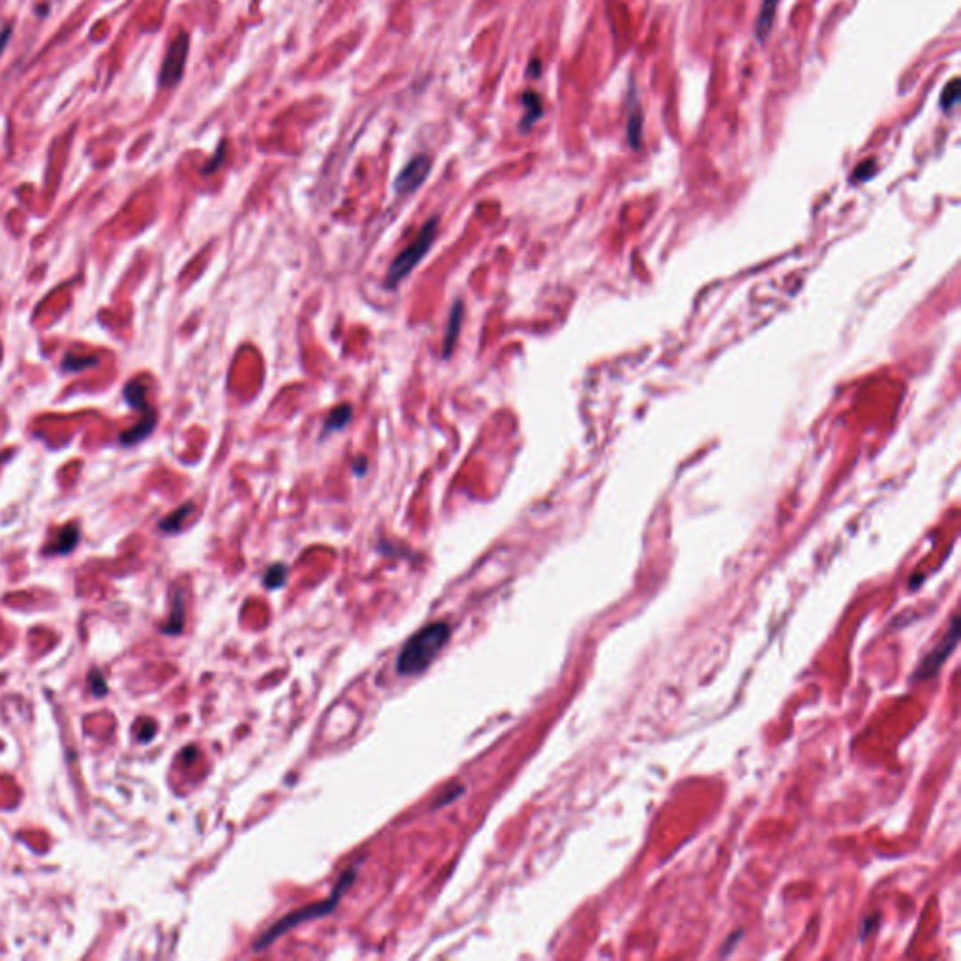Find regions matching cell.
<instances>
[{"mask_svg": "<svg viewBox=\"0 0 961 961\" xmlns=\"http://www.w3.org/2000/svg\"><path fill=\"white\" fill-rule=\"evenodd\" d=\"M451 638V628L445 621H434L415 633L398 655V672L402 677H415L430 667Z\"/></svg>", "mask_w": 961, "mask_h": 961, "instance_id": "1", "label": "cell"}, {"mask_svg": "<svg viewBox=\"0 0 961 961\" xmlns=\"http://www.w3.org/2000/svg\"><path fill=\"white\" fill-rule=\"evenodd\" d=\"M356 881V868L353 869H348L344 875L340 883L336 885L332 896L329 900H325L324 903H314V905H308V907H302L299 910H295V913H290L288 917H284L280 922H276L275 925L268 927V930L258 939V942L254 944V950L260 952L263 949H267L268 944L275 942L278 937H282L284 933H288L292 927L299 925V924H305L308 920H314V918H319L324 915H329L331 910L339 905L340 898L344 896V892L351 886V883Z\"/></svg>", "mask_w": 961, "mask_h": 961, "instance_id": "2", "label": "cell"}, {"mask_svg": "<svg viewBox=\"0 0 961 961\" xmlns=\"http://www.w3.org/2000/svg\"><path fill=\"white\" fill-rule=\"evenodd\" d=\"M436 231H437V218H430V220L423 226V229L417 233L415 241L395 258V261L389 267V271H387V285H389V288L398 285L413 271L417 263L428 254V250L436 239Z\"/></svg>", "mask_w": 961, "mask_h": 961, "instance_id": "3", "label": "cell"}, {"mask_svg": "<svg viewBox=\"0 0 961 961\" xmlns=\"http://www.w3.org/2000/svg\"><path fill=\"white\" fill-rule=\"evenodd\" d=\"M188 53H190V36L187 35V32L180 30L175 36V40L170 44V47H167V53L160 70V87L173 89L179 85L184 76V70H187Z\"/></svg>", "mask_w": 961, "mask_h": 961, "instance_id": "4", "label": "cell"}, {"mask_svg": "<svg viewBox=\"0 0 961 961\" xmlns=\"http://www.w3.org/2000/svg\"><path fill=\"white\" fill-rule=\"evenodd\" d=\"M957 637H959V629H957V616L952 618L950 621V629L947 631V637H944L941 640V645L930 653L924 657L922 665L918 667V670L915 672V678L918 680H925V678H932L933 674L944 665V661L949 660V655L954 652L956 645H957Z\"/></svg>", "mask_w": 961, "mask_h": 961, "instance_id": "5", "label": "cell"}, {"mask_svg": "<svg viewBox=\"0 0 961 961\" xmlns=\"http://www.w3.org/2000/svg\"><path fill=\"white\" fill-rule=\"evenodd\" d=\"M430 167H432V160L428 155H417L413 156L406 165H404V170L398 173L396 180H395V190L398 196H408L412 192H415L417 188L423 187V182L427 180L428 173H430Z\"/></svg>", "mask_w": 961, "mask_h": 961, "instance_id": "6", "label": "cell"}, {"mask_svg": "<svg viewBox=\"0 0 961 961\" xmlns=\"http://www.w3.org/2000/svg\"><path fill=\"white\" fill-rule=\"evenodd\" d=\"M643 108H640L638 96L635 87L629 91V111H628V141L633 148H640V140H643Z\"/></svg>", "mask_w": 961, "mask_h": 961, "instance_id": "7", "label": "cell"}, {"mask_svg": "<svg viewBox=\"0 0 961 961\" xmlns=\"http://www.w3.org/2000/svg\"><path fill=\"white\" fill-rule=\"evenodd\" d=\"M462 316H464L462 300H457V302H454L452 310H451L449 324H447L445 336H444V349H442V357L444 359H449L454 346H457V339H459V332H460V327H462Z\"/></svg>", "mask_w": 961, "mask_h": 961, "instance_id": "8", "label": "cell"}, {"mask_svg": "<svg viewBox=\"0 0 961 961\" xmlns=\"http://www.w3.org/2000/svg\"><path fill=\"white\" fill-rule=\"evenodd\" d=\"M522 106H525L526 109V115L525 119H522L520 123V130L522 132H528L539 119H541L545 109H543V100L541 96H539L535 91H526L525 94H522Z\"/></svg>", "mask_w": 961, "mask_h": 961, "instance_id": "9", "label": "cell"}, {"mask_svg": "<svg viewBox=\"0 0 961 961\" xmlns=\"http://www.w3.org/2000/svg\"><path fill=\"white\" fill-rule=\"evenodd\" d=\"M780 0H763V6L758 10V18L755 21V36L758 42H765L770 36V30L778 12Z\"/></svg>", "mask_w": 961, "mask_h": 961, "instance_id": "10", "label": "cell"}, {"mask_svg": "<svg viewBox=\"0 0 961 961\" xmlns=\"http://www.w3.org/2000/svg\"><path fill=\"white\" fill-rule=\"evenodd\" d=\"M155 425H156V413H155V412H147L140 425L132 427L128 432H124V434L121 436V442H123L124 445H133V444H138V442L143 440V437H147L150 432H153Z\"/></svg>", "mask_w": 961, "mask_h": 961, "instance_id": "11", "label": "cell"}, {"mask_svg": "<svg viewBox=\"0 0 961 961\" xmlns=\"http://www.w3.org/2000/svg\"><path fill=\"white\" fill-rule=\"evenodd\" d=\"M77 539H79V530H77V526H74V525L66 526V528L59 533L57 543H55L53 547H49L47 552H60V554L70 552V550L77 545Z\"/></svg>", "mask_w": 961, "mask_h": 961, "instance_id": "12", "label": "cell"}, {"mask_svg": "<svg viewBox=\"0 0 961 961\" xmlns=\"http://www.w3.org/2000/svg\"><path fill=\"white\" fill-rule=\"evenodd\" d=\"M351 406H348V404H344V406L336 408L329 413L327 417V423H325V434L327 432H332V430H340L344 428L349 420H351Z\"/></svg>", "mask_w": 961, "mask_h": 961, "instance_id": "13", "label": "cell"}, {"mask_svg": "<svg viewBox=\"0 0 961 961\" xmlns=\"http://www.w3.org/2000/svg\"><path fill=\"white\" fill-rule=\"evenodd\" d=\"M192 509H194V505H192V503H187V505H182V508H180V509H177L175 513H172V515H170V517H167L165 520H162V522H160V528H162L164 532H170V533H172V532H177V530H180V526H182V522H184V520H187V517H188V515L192 513Z\"/></svg>", "mask_w": 961, "mask_h": 961, "instance_id": "14", "label": "cell"}, {"mask_svg": "<svg viewBox=\"0 0 961 961\" xmlns=\"http://www.w3.org/2000/svg\"><path fill=\"white\" fill-rule=\"evenodd\" d=\"M959 102V79L954 77L947 87H944L942 94H941V100L939 104L942 108V111H950L956 104Z\"/></svg>", "mask_w": 961, "mask_h": 961, "instance_id": "15", "label": "cell"}, {"mask_svg": "<svg viewBox=\"0 0 961 961\" xmlns=\"http://www.w3.org/2000/svg\"><path fill=\"white\" fill-rule=\"evenodd\" d=\"M124 395H126V400H128L130 406L138 408V410L145 408V387L140 381H130Z\"/></svg>", "mask_w": 961, "mask_h": 961, "instance_id": "16", "label": "cell"}, {"mask_svg": "<svg viewBox=\"0 0 961 961\" xmlns=\"http://www.w3.org/2000/svg\"><path fill=\"white\" fill-rule=\"evenodd\" d=\"M285 579H288V569H285V565H282V564H276V565H273L271 569L267 571L265 586L271 588V589L280 588V586H284Z\"/></svg>", "mask_w": 961, "mask_h": 961, "instance_id": "17", "label": "cell"}, {"mask_svg": "<svg viewBox=\"0 0 961 961\" xmlns=\"http://www.w3.org/2000/svg\"><path fill=\"white\" fill-rule=\"evenodd\" d=\"M94 363H96V361H94V359H89V357H85V359H77V357L72 359V357H66L64 368H68V370H83L85 366L94 364Z\"/></svg>", "mask_w": 961, "mask_h": 961, "instance_id": "18", "label": "cell"}, {"mask_svg": "<svg viewBox=\"0 0 961 961\" xmlns=\"http://www.w3.org/2000/svg\"><path fill=\"white\" fill-rule=\"evenodd\" d=\"M12 38V25L4 27L3 30H0V57H3V53L6 52V45Z\"/></svg>", "mask_w": 961, "mask_h": 961, "instance_id": "19", "label": "cell"}, {"mask_svg": "<svg viewBox=\"0 0 961 961\" xmlns=\"http://www.w3.org/2000/svg\"><path fill=\"white\" fill-rule=\"evenodd\" d=\"M873 165H875L873 162H866V164L860 165V170L854 172V179H866V177H869V175L873 173Z\"/></svg>", "mask_w": 961, "mask_h": 961, "instance_id": "20", "label": "cell"}, {"mask_svg": "<svg viewBox=\"0 0 961 961\" xmlns=\"http://www.w3.org/2000/svg\"><path fill=\"white\" fill-rule=\"evenodd\" d=\"M541 68H543L541 60L533 59V60L530 62V66H528V76H530V77H539V76H541Z\"/></svg>", "mask_w": 961, "mask_h": 961, "instance_id": "21", "label": "cell"}, {"mask_svg": "<svg viewBox=\"0 0 961 961\" xmlns=\"http://www.w3.org/2000/svg\"><path fill=\"white\" fill-rule=\"evenodd\" d=\"M222 158H224V145H222V148H220V153H216V156H214V160L209 164V167H205V173L214 172L216 167H218V164L222 162Z\"/></svg>", "mask_w": 961, "mask_h": 961, "instance_id": "22", "label": "cell"}]
</instances>
